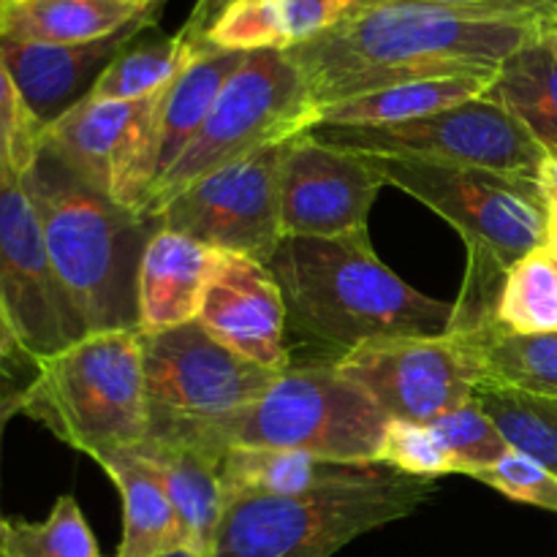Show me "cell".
Returning a JSON list of instances; mask_svg holds the SVG:
<instances>
[{"instance_id": "obj_1", "label": "cell", "mask_w": 557, "mask_h": 557, "mask_svg": "<svg viewBox=\"0 0 557 557\" xmlns=\"http://www.w3.org/2000/svg\"><path fill=\"white\" fill-rule=\"evenodd\" d=\"M542 11L544 0H359L341 25L288 49V58L321 112L406 82L498 76L500 65L539 36Z\"/></svg>"}, {"instance_id": "obj_2", "label": "cell", "mask_w": 557, "mask_h": 557, "mask_svg": "<svg viewBox=\"0 0 557 557\" xmlns=\"http://www.w3.org/2000/svg\"><path fill=\"white\" fill-rule=\"evenodd\" d=\"M267 267L286 299L288 330L332 362L364 343L449 332L455 305L395 275L370 237H283Z\"/></svg>"}, {"instance_id": "obj_3", "label": "cell", "mask_w": 557, "mask_h": 557, "mask_svg": "<svg viewBox=\"0 0 557 557\" xmlns=\"http://www.w3.org/2000/svg\"><path fill=\"white\" fill-rule=\"evenodd\" d=\"M364 158L386 185L430 207L466 243V283L455 302L449 332H493L506 272L533 250L544 248L547 201L536 180L419 158Z\"/></svg>"}, {"instance_id": "obj_4", "label": "cell", "mask_w": 557, "mask_h": 557, "mask_svg": "<svg viewBox=\"0 0 557 557\" xmlns=\"http://www.w3.org/2000/svg\"><path fill=\"white\" fill-rule=\"evenodd\" d=\"M54 272L85 332L139 330V264L158 223L114 205L49 145L22 174Z\"/></svg>"}, {"instance_id": "obj_5", "label": "cell", "mask_w": 557, "mask_h": 557, "mask_svg": "<svg viewBox=\"0 0 557 557\" xmlns=\"http://www.w3.org/2000/svg\"><path fill=\"white\" fill-rule=\"evenodd\" d=\"M389 419L332 362L288 368L243 411L207 422L150 424L147 438L223 457L234 446L308 451L332 462H379Z\"/></svg>"}, {"instance_id": "obj_6", "label": "cell", "mask_w": 557, "mask_h": 557, "mask_svg": "<svg viewBox=\"0 0 557 557\" xmlns=\"http://www.w3.org/2000/svg\"><path fill=\"white\" fill-rule=\"evenodd\" d=\"M22 413L90 460L145 444L141 332H90L41 359L22 395Z\"/></svg>"}, {"instance_id": "obj_7", "label": "cell", "mask_w": 557, "mask_h": 557, "mask_svg": "<svg viewBox=\"0 0 557 557\" xmlns=\"http://www.w3.org/2000/svg\"><path fill=\"white\" fill-rule=\"evenodd\" d=\"M433 495L435 479L386 468L302 495L232 498L212 557H332L354 539L411 517Z\"/></svg>"}, {"instance_id": "obj_8", "label": "cell", "mask_w": 557, "mask_h": 557, "mask_svg": "<svg viewBox=\"0 0 557 557\" xmlns=\"http://www.w3.org/2000/svg\"><path fill=\"white\" fill-rule=\"evenodd\" d=\"M315 125L319 107L310 98L308 82L288 52H248L239 69L228 76L199 134L156 183L145 218L156 221L161 207L194 180L253 152L286 145L294 136L313 131Z\"/></svg>"}, {"instance_id": "obj_9", "label": "cell", "mask_w": 557, "mask_h": 557, "mask_svg": "<svg viewBox=\"0 0 557 557\" xmlns=\"http://www.w3.org/2000/svg\"><path fill=\"white\" fill-rule=\"evenodd\" d=\"M310 134L324 145L359 156L419 158V161L490 169V172L533 180L544 158L549 156L542 141L504 103L490 96L408 123L379 125V128L315 125Z\"/></svg>"}, {"instance_id": "obj_10", "label": "cell", "mask_w": 557, "mask_h": 557, "mask_svg": "<svg viewBox=\"0 0 557 557\" xmlns=\"http://www.w3.org/2000/svg\"><path fill=\"white\" fill-rule=\"evenodd\" d=\"M332 364L357 384L386 419L422 424L471 403L487 381L482 335L462 332L364 343Z\"/></svg>"}, {"instance_id": "obj_11", "label": "cell", "mask_w": 557, "mask_h": 557, "mask_svg": "<svg viewBox=\"0 0 557 557\" xmlns=\"http://www.w3.org/2000/svg\"><path fill=\"white\" fill-rule=\"evenodd\" d=\"M163 96L166 90L139 101L82 98L44 128V145L114 205L145 215L161 174Z\"/></svg>"}, {"instance_id": "obj_12", "label": "cell", "mask_w": 557, "mask_h": 557, "mask_svg": "<svg viewBox=\"0 0 557 557\" xmlns=\"http://www.w3.org/2000/svg\"><path fill=\"white\" fill-rule=\"evenodd\" d=\"M0 313L20 359L38 364L85 337L54 272L22 174L0 169Z\"/></svg>"}, {"instance_id": "obj_13", "label": "cell", "mask_w": 557, "mask_h": 557, "mask_svg": "<svg viewBox=\"0 0 557 557\" xmlns=\"http://www.w3.org/2000/svg\"><path fill=\"white\" fill-rule=\"evenodd\" d=\"M141 362L150 424L232 417L281 375L234 354L199 321L152 335L141 332Z\"/></svg>"}, {"instance_id": "obj_14", "label": "cell", "mask_w": 557, "mask_h": 557, "mask_svg": "<svg viewBox=\"0 0 557 557\" xmlns=\"http://www.w3.org/2000/svg\"><path fill=\"white\" fill-rule=\"evenodd\" d=\"M283 147L253 152L194 180L161 207L156 223L221 253H239L270 264L281 228Z\"/></svg>"}, {"instance_id": "obj_15", "label": "cell", "mask_w": 557, "mask_h": 557, "mask_svg": "<svg viewBox=\"0 0 557 557\" xmlns=\"http://www.w3.org/2000/svg\"><path fill=\"white\" fill-rule=\"evenodd\" d=\"M384 185L359 152L324 145L310 131L294 136L277 177L283 237H370L368 218Z\"/></svg>"}, {"instance_id": "obj_16", "label": "cell", "mask_w": 557, "mask_h": 557, "mask_svg": "<svg viewBox=\"0 0 557 557\" xmlns=\"http://www.w3.org/2000/svg\"><path fill=\"white\" fill-rule=\"evenodd\" d=\"M199 324L218 343L272 373H286L294 364L286 299L261 261L218 250Z\"/></svg>"}, {"instance_id": "obj_17", "label": "cell", "mask_w": 557, "mask_h": 557, "mask_svg": "<svg viewBox=\"0 0 557 557\" xmlns=\"http://www.w3.org/2000/svg\"><path fill=\"white\" fill-rule=\"evenodd\" d=\"M158 9L141 16L120 33L87 44H14L0 41L5 65L14 85L41 128L63 117L71 107L90 96L107 65L136 41L150 25H156Z\"/></svg>"}, {"instance_id": "obj_18", "label": "cell", "mask_w": 557, "mask_h": 557, "mask_svg": "<svg viewBox=\"0 0 557 557\" xmlns=\"http://www.w3.org/2000/svg\"><path fill=\"white\" fill-rule=\"evenodd\" d=\"M215 259L218 250L158 226L139 264V332L152 335L199 321Z\"/></svg>"}, {"instance_id": "obj_19", "label": "cell", "mask_w": 557, "mask_h": 557, "mask_svg": "<svg viewBox=\"0 0 557 557\" xmlns=\"http://www.w3.org/2000/svg\"><path fill=\"white\" fill-rule=\"evenodd\" d=\"M359 0H226L207 22L201 44L221 52L288 49L341 25Z\"/></svg>"}, {"instance_id": "obj_20", "label": "cell", "mask_w": 557, "mask_h": 557, "mask_svg": "<svg viewBox=\"0 0 557 557\" xmlns=\"http://www.w3.org/2000/svg\"><path fill=\"white\" fill-rule=\"evenodd\" d=\"M96 462L112 479L123 504V539L117 557H166L185 549L183 525L166 484L139 446L109 451Z\"/></svg>"}, {"instance_id": "obj_21", "label": "cell", "mask_w": 557, "mask_h": 557, "mask_svg": "<svg viewBox=\"0 0 557 557\" xmlns=\"http://www.w3.org/2000/svg\"><path fill=\"white\" fill-rule=\"evenodd\" d=\"M139 451L156 466L166 484L183 525L185 549L199 557H212L228 504L221 484V457L194 444L156 438L139 444Z\"/></svg>"}, {"instance_id": "obj_22", "label": "cell", "mask_w": 557, "mask_h": 557, "mask_svg": "<svg viewBox=\"0 0 557 557\" xmlns=\"http://www.w3.org/2000/svg\"><path fill=\"white\" fill-rule=\"evenodd\" d=\"M161 3L163 0H0V41H98L161 9Z\"/></svg>"}, {"instance_id": "obj_23", "label": "cell", "mask_w": 557, "mask_h": 557, "mask_svg": "<svg viewBox=\"0 0 557 557\" xmlns=\"http://www.w3.org/2000/svg\"><path fill=\"white\" fill-rule=\"evenodd\" d=\"M384 462H332L308 451L234 446L221 457L226 500L245 495H302L310 490L379 476Z\"/></svg>"}, {"instance_id": "obj_24", "label": "cell", "mask_w": 557, "mask_h": 557, "mask_svg": "<svg viewBox=\"0 0 557 557\" xmlns=\"http://www.w3.org/2000/svg\"><path fill=\"white\" fill-rule=\"evenodd\" d=\"M495 76H446V79L406 82L330 103L319 112V125H351V128H379L408 120L444 112L457 103L487 96Z\"/></svg>"}, {"instance_id": "obj_25", "label": "cell", "mask_w": 557, "mask_h": 557, "mask_svg": "<svg viewBox=\"0 0 557 557\" xmlns=\"http://www.w3.org/2000/svg\"><path fill=\"white\" fill-rule=\"evenodd\" d=\"M248 52H221L205 47V52L166 87L161 107V174L183 156L207 114L215 107L218 96L226 87L228 76L239 69Z\"/></svg>"}, {"instance_id": "obj_26", "label": "cell", "mask_w": 557, "mask_h": 557, "mask_svg": "<svg viewBox=\"0 0 557 557\" xmlns=\"http://www.w3.org/2000/svg\"><path fill=\"white\" fill-rule=\"evenodd\" d=\"M490 98L504 103L547 152H557V54L542 38L517 49L495 76Z\"/></svg>"}, {"instance_id": "obj_27", "label": "cell", "mask_w": 557, "mask_h": 557, "mask_svg": "<svg viewBox=\"0 0 557 557\" xmlns=\"http://www.w3.org/2000/svg\"><path fill=\"white\" fill-rule=\"evenodd\" d=\"M201 52L205 44L188 27L158 41H134L107 65L90 96L107 101H139L156 96L166 90Z\"/></svg>"}, {"instance_id": "obj_28", "label": "cell", "mask_w": 557, "mask_h": 557, "mask_svg": "<svg viewBox=\"0 0 557 557\" xmlns=\"http://www.w3.org/2000/svg\"><path fill=\"white\" fill-rule=\"evenodd\" d=\"M473 400L495 422L509 449L542 462L557 476V400L484 381Z\"/></svg>"}, {"instance_id": "obj_29", "label": "cell", "mask_w": 557, "mask_h": 557, "mask_svg": "<svg viewBox=\"0 0 557 557\" xmlns=\"http://www.w3.org/2000/svg\"><path fill=\"white\" fill-rule=\"evenodd\" d=\"M495 326L506 335H555L557 270L547 250H533L506 272Z\"/></svg>"}, {"instance_id": "obj_30", "label": "cell", "mask_w": 557, "mask_h": 557, "mask_svg": "<svg viewBox=\"0 0 557 557\" xmlns=\"http://www.w3.org/2000/svg\"><path fill=\"white\" fill-rule=\"evenodd\" d=\"M0 555L5 557H101L96 536L71 495H60L41 522L0 517Z\"/></svg>"}, {"instance_id": "obj_31", "label": "cell", "mask_w": 557, "mask_h": 557, "mask_svg": "<svg viewBox=\"0 0 557 557\" xmlns=\"http://www.w3.org/2000/svg\"><path fill=\"white\" fill-rule=\"evenodd\" d=\"M482 357L490 381L557 400V332L506 335L495 326L482 335Z\"/></svg>"}, {"instance_id": "obj_32", "label": "cell", "mask_w": 557, "mask_h": 557, "mask_svg": "<svg viewBox=\"0 0 557 557\" xmlns=\"http://www.w3.org/2000/svg\"><path fill=\"white\" fill-rule=\"evenodd\" d=\"M430 430L438 435L441 446L455 462L457 476H473L482 468L495 466L509 451L506 438L476 400L430 422Z\"/></svg>"}, {"instance_id": "obj_33", "label": "cell", "mask_w": 557, "mask_h": 557, "mask_svg": "<svg viewBox=\"0 0 557 557\" xmlns=\"http://www.w3.org/2000/svg\"><path fill=\"white\" fill-rule=\"evenodd\" d=\"M379 462L400 473H408V476L422 479H438L455 473V462L446 455L430 424L408 422V419H389L386 422Z\"/></svg>"}, {"instance_id": "obj_34", "label": "cell", "mask_w": 557, "mask_h": 557, "mask_svg": "<svg viewBox=\"0 0 557 557\" xmlns=\"http://www.w3.org/2000/svg\"><path fill=\"white\" fill-rule=\"evenodd\" d=\"M41 139L44 128L27 112L14 85V76L0 52V169L25 174L36 161Z\"/></svg>"}, {"instance_id": "obj_35", "label": "cell", "mask_w": 557, "mask_h": 557, "mask_svg": "<svg viewBox=\"0 0 557 557\" xmlns=\"http://www.w3.org/2000/svg\"><path fill=\"white\" fill-rule=\"evenodd\" d=\"M471 479L484 482L487 487L498 490L506 498L517 504L539 506V509L557 511V476L542 462L531 460L528 455L509 449L495 466L482 468Z\"/></svg>"}, {"instance_id": "obj_36", "label": "cell", "mask_w": 557, "mask_h": 557, "mask_svg": "<svg viewBox=\"0 0 557 557\" xmlns=\"http://www.w3.org/2000/svg\"><path fill=\"white\" fill-rule=\"evenodd\" d=\"M22 395H25V386H16L14 379L9 375V364H0V444H3L5 424L16 413H22Z\"/></svg>"}, {"instance_id": "obj_37", "label": "cell", "mask_w": 557, "mask_h": 557, "mask_svg": "<svg viewBox=\"0 0 557 557\" xmlns=\"http://www.w3.org/2000/svg\"><path fill=\"white\" fill-rule=\"evenodd\" d=\"M536 183L542 188V196L547 205H557V152H549L544 158L542 169L536 174Z\"/></svg>"}, {"instance_id": "obj_38", "label": "cell", "mask_w": 557, "mask_h": 557, "mask_svg": "<svg viewBox=\"0 0 557 557\" xmlns=\"http://www.w3.org/2000/svg\"><path fill=\"white\" fill-rule=\"evenodd\" d=\"M223 3H226V0H199V5H196V9H194L190 20L185 22V27H188V30L194 33V36L201 38V33H205L207 22H210L212 16H215V11L221 9Z\"/></svg>"}, {"instance_id": "obj_39", "label": "cell", "mask_w": 557, "mask_h": 557, "mask_svg": "<svg viewBox=\"0 0 557 557\" xmlns=\"http://www.w3.org/2000/svg\"><path fill=\"white\" fill-rule=\"evenodd\" d=\"M539 38H542V41L547 44V47L557 54V5L547 3V0H544L542 25H539Z\"/></svg>"}, {"instance_id": "obj_40", "label": "cell", "mask_w": 557, "mask_h": 557, "mask_svg": "<svg viewBox=\"0 0 557 557\" xmlns=\"http://www.w3.org/2000/svg\"><path fill=\"white\" fill-rule=\"evenodd\" d=\"M544 250L557 259V205H547V234H544Z\"/></svg>"}, {"instance_id": "obj_41", "label": "cell", "mask_w": 557, "mask_h": 557, "mask_svg": "<svg viewBox=\"0 0 557 557\" xmlns=\"http://www.w3.org/2000/svg\"><path fill=\"white\" fill-rule=\"evenodd\" d=\"M0 351H3V357L9 359H20V354H16V348H14V341H11V332H9V326H5V319H3V313H0Z\"/></svg>"}, {"instance_id": "obj_42", "label": "cell", "mask_w": 557, "mask_h": 557, "mask_svg": "<svg viewBox=\"0 0 557 557\" xmlns=\"http://www.w3.org/2000/svg\"><path fill=\"white\" fill-rule=\"evenodd\" d=\"M428 3H449V5H473V3H493V0H428Z\"/></svg>"}, {"instance_id": "obj_43", "label": "cell", "mask_w": 557, "mask_h": 557, "mask_svg": "<svg viewBox=\"0 0 557 557\" xmlns=\"http://www.w3.org/2000/svg\"><path fill=\"white\" fill-rule=\"evenodd\" d=\"M166 557H199V555L188 553V549H180V553H172V555H166Z\"/></svg>"}, {"instance_id": "obj_44", "label": "cell", "mask_w": 557, "mask_h": 557, "mask_svg": "<svg viewBox=\"0 0 557 557\" xmlns=\"http://www.w3.org/2000/svg\"><path fill=\"white\" fill-rule=\"evenodd\" d=\"M0 364H9V359L3 357V351H0Z\"/></svg>"}, {"instance_id": "obj_45", "label": "cell", "mask_w": 557, "mask_h": 557, "mask_svg": "<svg viewBox=\"0 0 557 557\" xmlns=\"http://www.w3.org/2000/svg\"><path fill=\"white\" fill-rule=\"evenodd\" d=\"M141 3H158V0H141Z\"/></svg>"}, {"instance_id": "obj_46", "label": "cell", "mask_w": 557, "mask_h": 557, "mask_svg": "<svg viewBox=\"0 0 557 557\" xmlns=\"http://www.w3.org/2000/svg\"><path fill=\"white\" fill-rule=\"evenodd\" d=\"M547 3H553V5H557V0H547Z\"/></svg>"}, {"instance_id": "obj_47", "label": "cell", "mask_w": 557, "mask_h": 557, "mask_svg": "<svg viewBox=\"0 0 557 557\" xmlns=\"http://www.w3.org/2000/svg\"><path fill=\"white\" fill-rule=\"evenodd\" d=\"M555 261V270H557V259H553Z\"/></svg>"}, {"instance_id": "obj_48", "label": "cell", "mask_w": 557, "mask_h": 557, "mask_svg": "<svg viewBox=\"0 0 557 557\" xmlns=\"http://www.w3.org/2000/svg\"><path fill=\"white\" fill-rule=\"evenodd\" d=\"M0 557H5V555H0Z\"/></svg>"}]
</instances>
